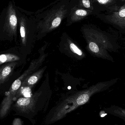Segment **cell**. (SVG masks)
<instances>
[{"label": "cell", "mask_w": 125, "mask_h": 125, "mask_svg": "<svg viewBox=\"0 0 125 125\" xmlns=\"http://www.w3.org/2000/svg\"><path fill=\"white\" fill-rule=\"evenodd\" d=\"M68 9L65 4L51 9L38 23V28L42 33L51 32L58 28L67 16Z\"/></svg>", "instance_id": "6da1fadb"}, {"label": "cell", "mask_w": 125, "mask_h": 125, "mask_svg": "<svg viewBox=\"0 0 125 125\" xmlns=\"http://www.w3.org/2000/svg\"><path fill=\"white\" fill-rule=\"evenodd\" d=\"M85 39L94 41L108 52H117L120 47L116 39L111 35L100 31L87 28L83 30Z\"/></svg>", "instance_id": "7a4b0ae2"}, {"label": "cell", "mask_w": 125, "mask_h": 125, "mask_svg": "<svg viewBox=\"0 0 125 125\" xmlns=\"http://www.w3.org/2000/svg\"><path fill=\"white\" fill-rule=\"evenodd\" d=\"M107 21L125 33V3L122 6H113L109 7L106 16Z\"/></svg>", "instance_id": "3957f363"}, {"label": "cell", "mask_w": 125, "mask_h": 125, "mask_svg": "<svg viewBox=\"0 0 125 125\" xmlns=\"http://www.w3.org/2000/svg\"><path fill=\"white\" fill-rule=\"evenodd\" d=\"M87 48L89 52L95 57L114 62V59L109 53L108 51L94 41L86 39Z\"/></svg>", "instance_id": "277c9868"}, {"label": "cell", "mask_w": 125, "mask_h": 125, "mask_svg": "<svg viewBox=\"0 0 125 125\" xmlns=\"http://www.w3.org/2000/svg\"><path fill=\"white\" fill-rule=\"evenodd\" d=\"M92 11L89 10L74 7L70 14V22L71 23L78 22L91 14Z\"/></svg>", "instance_id": "5b68a950"}, {"label": "cell", "mask_w": 125, "mask_h": 125, "mask_svg": "<svg viewBox=\"0 0 125 125\" xmlns=\"http://www.w3.org/2000/svg\"><path fill=\"white\" fill-rule=\"evenodd\" d=\"M46 67H44L28 77H26L22 83V86H31L37 83L42 76Z\"/></svg>", "instance_id": "8992f818"}, {"label": "cell", "mask_w": 125, "mask_h": 125, "mask_svg": "<svg viewBox=\"0 0 125 125\" xmlns=\"http://www.w3.org/2000/svg\"><path fill=\"white\" fill-rule=\"evenodd\" d=\"M16 64L15 62H11L0 68V84L5 82L10 76Z\"/></svg>", "instance_id": "52a82bcc"}, {"label": "cell", "mask_w": 125, "mask_h": 125, "mask_svg": "<svg viewBox=\"0 0 125 125\" xmlns=\"http://www.w3.org/2000/svg\"><path fill=\"white\" fill-rule=\"evenodd\" d=\"M20 58L18 56L8 53V54L0 55V65L5 62H15L18 61Z\"/></svg>", "instance_id": "ba28073f"}, {"label": "cell", "mask_w": 125, "mask_h": 125, "mask_svg": "<svg viewBox=\"0 0 125 125\" xmlns=\"http://www.w3.org/2000/svg\"><path fill=\"white\" fill-rule=\"evenodd\" d=\"M69 48L70 51L79 58H83L85 56V55L82 50L71 40L69 42Z\"/></svg>", "instance_id": "9c48e42d"}, {"label": "cell", "mask_w": 125, "mask_h": 125, "mask_svg": "<svg viewBox=\"0 0 125 125\" xmlns=\"http://www.w3.org/2000/svg\"><path fill=\"white\" fill-rule=\"evenodd\" d=\"M20 19V32L22 39V42L25 44L26 41V20L25 18L21 17Z\"/></svg>", "instance_id": "30bf717a"}, {"label": "cell", "mask_w": 125, "mask_h": 125, "mask_svg": "<svg viewBox=\"0 0 125 125\" xmlns=\"http://www.w3.org/2000/svg\"><path fill=\"white\" fill-rule=\"evenodd\" d=\"M78 6L82 9L83 8L92 11L94 10L92 3L90 0H79Z\"/></svg>", "instance_id": "8fae6325"}, {"label": "cell", "mask_w": 125, "mask_h": 125, "mask_svg": "<svg viewBox=\"0 0 125 125\" xmlns=\"http://www.w3.org/2000/svg\"><path fill=\"white\" fill-rule=\"evenodd\" d=\"M31 99L29 98H21L18 99L17 102L18 105L21 106L27 105H28L31 103Z\"/></svg>", "instance_id": "7c38bea8"}, {"label": "cell", "mask_w": 125, "mask_h": 125, "mask_svg": "<svg viewBox=\"0 0 125 125\" xmlns=\"http://www.w3.org/2000/svg\"><path fill=\"white\" fill-rule=\"evenodd\" d=\"M92 3H97L101 5H108L113 3L115 0H90Z\"/></svg>", "instance_id": "4fadbf2b"}, {"label": "cell", "mask_w": 125, "mask_h": 125, "mask_svg": "<svg viewBox=\"0 0 125 125\" xmlns=\"http://www.w3.org/2000/svg\"><path fill=\"white\" fill-rule=\"evenodd\" d=\"M117 113V114L120 115L121 116L125 117V110L119 108L116 111Z\"/></svg>", "instance_id": "5bb4252c"}, {"label": "cell", "mask_w": 125, "mask_h": 125, "mask_svg": "<svg viewBox=\"0 0 125 125\" xmlns=\"http://www.w3.org/2000/svg\"><path fill=\"white\" fill-rule=\"evenodd\" d=\"M121 0L123 1H125V0Z\"/></svg>", "instance_id": "9a60e30c"}]
</instances>
